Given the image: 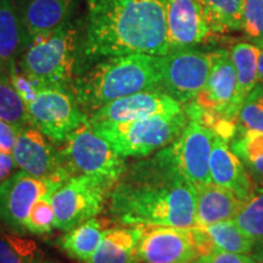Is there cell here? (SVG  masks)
<instances>
[{
    "mask_svg": "<svg viewBox=\"0 0 263 263\" xmlns=\"http://www.w3.org/2000/svg\"><path fill=\"white\" fill-rule=\"evenodd\" d=\"M108 197L111 217L123 226H196V188L179 171L170 145L127 166Z\"/></svg>",
    "mask_w": 263,
    "mask_h": 263,
    "instance_id": "obj_1",
    "label": "cell"
},
{
    "mask_svg": "<svg viewBox=\"0 0 263 263\" xmlns=\"http://www.w3.org/2000/svg\"><path fill=\"white\" fill-rule=\"evenodd\" d=\"M87 20L88 57L168 54L167 0H88Z\"/></svg>",
    "mask_w": 263,
    "mask_h": 263,
    "instance_id": "obj_2",
    "label": "cell"
},
{
    "mask_svg": "<svg viewBox=\"0 0 263 263\" xmlns=\"http://www.w3.org/2000/svg\"><path fill=\"white\" fill-rule=\"evenodd\" d=\"M150 90H161L159 57L128 54L108 57L78 77L72 95L94 114L117 99Z\"/></svg>",
    "mask_w": 263,
    "mask_h": 263,
    "instance_id": "obj_3",
    "label": "cell"
},
{
    "mask_svg": "<svg viewBox=\"0 0 263 263\" xmlns=\"http://www.w3.org/2000/svg\"><path fill=\"white\" fill-rule=\"evenodd\" d=\"M189 122L185 111L154 115L120 123H90L118 155L147 157L174 143Z\"/></svg>",
    "mask_w": 263,
    "mask_h": 263,
    "instance_id": "obj_4",
    "label": "cell"
},
{
    "mask_svg": "<svg viewBox=\"0 0 263 263\" xmlns=\"http://www.w3.org/2000/svg\"><path fill=\"white\" fill-rule=\"evenodd\" d=\"M77 42V27L68 20L28 43L20 58V70L43 87L65 88L73 76Z\"/></svg>",
    "mask_w": 263,
    "mask_h": 263,
    "instance_id": "obj_5",
    "label": "cell"
},
{
    "mask_svg": "<svg viewBox=\"0 0 263 263\" xmlns=\"http://www.w3.org/2000/svg\"><path fill=\"white\" fill-rule=\"evenodd\" d=\"M59 155L61 167L70 177H93L111 188L127 167L124 157L94 130L89 118L66 138Z\"/></svg>",
    "mask_w": 263,
    "mask_h": 263,
    "instance_id": "obj_6",
    "label": "cell"
},
{
    "mask_svg": "<svg viewBox=\"0 0 263 263\" xmlns=\"http://www.w3.org/2000/svg\"><path fill=\"white\" fill-rule=\"evenodd\" d=\"M213 52L174 49L159 57L160 89L180 104L195 100L205 88L212 68Z\"/></svg>",
    "mask_w": 263,
    "mask_h": 263,
    "instance_id": "obj_7",
    "label": "cell"
},
{
    "mask_svg": "<svg viewBox=\"0 0 263 263\" xmlns=\"http://www.w3.org/2000/svg\"><path fill=\"white\" fill-rule=\"evenodd\" d=\"M111 190L108 184L93 177H71L51 194L55 228L68 232L94 218L101 212Z\"/></svg>",
    "mask_w": 263,
    "mask_h": 263,
    "instance_id": "obj_8",
    "label": "cell"
},
{
    "mask_svg": "<svg viewBox=\"0 0 263 263\" xmlns=\"http://www.w3.org/2000/svg\"><path fill=\"white\" fill-rule=\"evenodd\" d=\"M27 110L31 126L55 144L65 143L72 132L88 121L73 95L61 87H42L27 104Z\"/></svg>",
    "mask_w": 263,
    "mask_h": 263,
    "instance_id": "obj_9",
    "label": "cell"
},
{
    "mask_svg": "<svg viewBox=\"0 0 263 263\" xmlns=\"http://www.w3.org/2000/svg\"><path fill=\"white\" fill-rule=\"evenodd\" d=\"M60 185L54 180L33 177L25 171L8 177L0 183V227L15 234H26V219L33 203Z\"/></svg>",
    "mask_w": 263,
    "mask_h": 263,
    "instance_id": "obj_10",
    "label": "cell"
},
{
    "mask_svg": "<svg viewBox=\"0 0 263 263\" xmlns=\"http://www.w3.org/2000/svg\"><path fill=\"white\" fill-rule=\"evenodd\" d=\"M200 257L193 227H144L136 252L138 263H194Z\"/></svg>",
    "mask_w": 263,
    "mask_h": 263,
    "instance_id": "obj_11",
    "label": "cell"
},
{
    "mask_svg": "<svg viewBox=\"0 0 263 263\" xmlns=\"http://www.w3.org/2000/svg\"><path fill=\"white\" fill-rule=\"evenodd\" d=\"M195 103L227 120L238 121L242 104L238 98V77L230 52L213 51L212 68L203 90Z\"/></svg>",
    "mask_w": 263,
    "mask_h": 263,
    "instance_id": "obj_12",
    "label": "cell"
},
{
    "mask_svg": "<svg viewBox=\"0 0 263 263\" xmlns=\"http://www.w3.org/2000/svg\"><path fill=\"white\" fill-rule=\"evenodd\" d=\"M16 166L33 177L64 184L71 177L61 167L59 151L37 128L28 126L18 130L12 150Z\"/></svg>",
    "mask_w": 263,
    "mask_h": 263,
    "instance_id": "obj_13",
    "label": "cell"
},
{
    "mask_svg": "<svg viewBox=\"0 0 263 263\" xmlns=\"http://www.w3.org/2000/svg\"><path fill=\"white\" fill-rule=\"evenodd\" d=\"M215 138L212 129L189 120L180 137L170 145L179 171L194 185L212 183L210 156Z\"/></svg>",
    "mask_w": 263,
    "mask_h": 263,
    "instance_id": "obj_14",
    "label": "cell"
},
{
    "mask_svg": "<svg viewBox=\"0 0 263 263\" xmlns=\"http://www.w3.org/2000/svg\"><path fill=\"white\" fill-rule=\"evenodd\" d=\"M182 104L162 90L140 91L111 101L91 115L90 123H120L154 116L182 112Z\"/></svg>",
    "mask_w": 263,
    "mask_h": 263,
    "instance_id": "obj_15",
    "label": "cell"
},
{
    "mask_svg": "<svg viewBox=\"0 0 263 263\" xmlns=\"http://www.w3.org/2000/svg\"><path fill=\"white\" fill-rule=\"evenodd\" d=\"M170 50L190 48L210 37L202 0H167Z\"/></svg>",
    "mask_w": 263,
    "mask_h": 263,
    "instance_id": "obj_16",
    "label": "cell"
},
{
    "mask_svg": "<svg viewBox=\"0 0 263 263\" xmlns=\"http://www.w3.org/2000/svg\"><path fill=\"white\" fill-rule=\"evenodd\" d=\"M212 183L229 189L246 202L254 193V184L242 161L230 149L228 141L216 137L210 156Z\"/></svg>",
    "mask_w": 263,
    "mask_h": 263,
    "instance_id": "obj_17",
    "label": "cell"
},
{
    "mask_svg": "<svg viewBox=\"0 0 263 263\" xmlns=\"http://www.w3.org/2000/svg\"><path fill=\"white\" fill-rule=\"evenodd\" d=\"M77 0H20V17L28 43L54 31L71 17Z\"/></svg>",
    "mask_w": 263,
    "mask_h": 263,
    "instance_id": "obj_18",
    "label": "cell"
},
{
    "mask_svg": "<svg viewBox=\"0 0 263 263\" xmlns=\"http://www.w3.org/2000/svg\"><path fill=\"white\" fill-rule=\"evenodd\" d=\"M28 44L14 0H0V77H10Z\"/></svg>",
    "mask_w": 263,
    "mask_h": 263,
    "instance_id": "obj_19",
    "label": "cell"
},
{
    "mask_svg": "<svg viewBox=\"0 0 263 263\" xmlns=\"http://www.w3.org/2000/svg\"><path fill=\"white\" fill-rule=\"evenodd\" d=\"M196 188V226L207 227L213 223L234 219L244 201L234 193L215 183L197 184Z\"/></svg>",
    "mask_w": 263,
    "mask_h": 263,
    "instance_id": "obj_20",
    "label": "cell"
},
{
    "mask_svg": "<svg viewBox=\"0 0 263 263\" xmlns=\"http://www.w3.org/2000/svg\"><path fill=\"white\" fill-rule=\"evenodd\" d=\"M144 227L108 228L90 259L85 263H136L138 242Z\"/></svg>",
    "mask_w": 263,
    "mask_h": 263,
    "instance_id": "obj_21",
    "label": "cell"
},
{
    "mask_svg": "<svg viewBox=\"0 0 263 263\" xmlns=\"http://www.w3.org/2000/svg\"><path fill=\"white\" fill-rule=\"evenodd\" d=\"M107 226L105 219L97 217L88 219L62 235L58 240L59 248L77 261L88 262L97 251Z\"/></svg>",
    "mask_w": 263,
    "mask_h": 263,
    "instance_id": "obj_22",
    "label": "cell"
},
{
    "mask_svg": "<svg viewBox=\"0 0 263 263\" xmlns=\"http://www.w3.org/2000/svg\"><path fill=\"white\" fill-rule=\"evenodd\" d=\"M259 51V48L250 43L235 44L230 51L238 77V98L241 104L258 83Z\"/></svg>",
    "mask_w": 263,
    "mask_h": 263,
    "instance_id": "obj_23",
    "label": "cell"
},
{
    "mask_svg": "<svg viewBox=\"0 0 263 263\" xmlns=\"http://www.w3.org/2000/svg\"><path fill=\"white\" fill-rule=\"evenodd\" d=\"M232 150L242 161L251 178L263 183V132L239 128Z\"/></svg>",
    "mask_w": 263,
    "mask_h": 263,
    "instance_id": "obj_24",
    "label": "cell"
},
{
    "mask_svg": "<svg viewBox=\"0 0 263 263\" xmlns=\"http://www.w3.org/2000/svg\"><path fill=\"white\" fill-rule=\"evenodd\" d=\"M202 4L212 32L224 33L242 28L244 0H202Z\"/></svg>",
    "mask_w": 263,
    "mask_h": 263,
    "instance_id": "obj_25",
    "label": "cell"
},
{
    "mask_svg": "<svg viewBox=\"0 0 263 263\" xmlns=\"http://www.w3.org/2000/svg\"><path fill=\"white\" fill-rule=\"evenodd\" d=\"M202 228L209 235L215 250L245 255H249L254 250L256 241L236 226L234 219L217 222Z\"/></svg>",
    "mask_w": 263,
    "mask_h": 263,
    "instance_id": "obj_26",
    "label": "cell"
},
{
    "mask_svg": "<svg viewBox=\"0 0 263 263\" xmlns=\"http://www.w3.org/2000/svg\"><path fill=\"white\" fill-rule=\"evenodd\" d=\"M44 261L34 240L0 228V263H43Z\"/></svg>",
    "mask_w": 263,
    "mask_h": 263,
    "instance_id": "obj_27",
    "label": "cell"
},
{
    "mask_svg": "<svg viewBox=\"0 0 263 263\" xmlns=\"http://www.w3.org/2000/svg\"><path fill=\"white\" fill-rule=\"evenodd\" d=\"M0 120L17 130L31 126L27 105L15 89L10 77H0Z\"/></svg>",
    "mask_w": 263,
    "mask_h": 263,
    "instance_id": "obj_28",
    "label": "cell"
},
{
    "mask_svg": "<svg viewBox=\"0 0 263 263\" xmlns=\"http://www.w3.org/2000/svg\"><path fill=\"white\" fill-rule=\"evenodd\" d=\"M234 222L246 235L256 242L263 240V185L255 189L244 203Z\"/></svg>",
    "mask_w": 263,
    "mask_h": 263,
    "instance_id": "obj_29",
    "label": "cell"
},
{
    "mask_svg": "<svg viewBox=\"0 0 263 263\" xmlns=\"http://www.w3.org/2000/svg\"><path fill=\"white\" fill-rule=\"evenodd\" d=\"M52 193L54 192L45 194L33 203L26 219L27 233L43 235L48 234L55 228V212L51 203Z\"/></svg>",
    "mask_w": 263,
    "mask_h": 263,
    "instance_id": "obj_30",
    "label": "cell"
},
{
    "mask_svg": "<svg viewBox=\"0 0 263 263\" xmlns=\"http://www.w3.org/2000/svg\"><path fill=\"white\" fill-rule=\"evenodd\" d=\"M239 128L263 132V84L257 83L242 103L239 114Z\"/></svg>",
    "mask_w": 263,
    "mask_h": 263,
    "instance_id": "obj_31",
    "label": "cell"
},
{
    "mask_svg": "<svg viewBox=\"0 0 263 263\" xmlns=\"http://www.w3.org/2000/svg\"><path fill=\"white\" fill-rule=\"evenodd\" d=\"M242 29L259 49H263V0H244Z\"/></svg>",
    "mask_w": 263,
    "mask_h": 263,
    "instance_id": "obj_32",
    "label": "cell"
},
{
    "mask_svg": "<svg viewBox=\"0 0 263 263\" xmlns=\"http://www.w3.org/2000/svg\"><path fill=\"white\" fill-rule=\"evenodd\" d=\"M10 81H11L15 89L17 90V93L24 99L26 105L34 99L39 89L43 87L38 82L33 81L28 76H26L21 70L18 71L17 68L10 74Z\"/></svg>",
    "mask_w": 263,
    "mask_h": 263,
    "instance_id": "obj_33",
    "label": "cell"
},
{
    "mask_svg": "<svg viewBox=\"0 0 263 263\" xmlns=\"http://www.w3.org/2000/svg\"><path fill=\"white\" fill-rule=\"evenodd\" d=\"M194 263H256V259L245 254L215 250L211 254L197 258Z\"/></svg>",
    "mask_w": 263,
    "mask_h": 263,
    "instance_id": "obj_34",
    "label": "cell"
},
{
    "mask_svg": "<svg viewBox=\"0 0 263 263\" xmlns=\"http://www.w3.org/2000/svg\"><path fill=\"white\" fill-rule=\"evenodd\" d=\"M17 134L18 130L15 127L0 120V151L12 154L16 139H17Z\"/></svg>",
    "mask_w": 263,
    "mask_h": 263,
    "instance_id": "obj_35",
    "label": "cell"
},
{
    "mask_svg": "<svg viewBox=\"0 0 263 263\" xmlns=\"http://www.w3.org/2000/svg\"><path fill=\"white\" fill-rule=\"evenodd\" d=\"M15 166L16 162L12 157V154L0 151V183L8 178L11 171L15 168Z\"/></svg>",
    "mask_w": 263,
    "mask_h": 263,
    "instance_id": "obj_36",
    "label": "cell"
},
{
    "mask_svg": "<svg viewBox=\"0 0 263 263\" xmlns=\"http://www.w3.org/2000/svg\"><path fill=\"white\" fill-rule=\"evenodd\" d=\"M256 244H257V246H254V258L256 261H259V259H263V240L262 241H257Z\"/></svg>",
    "mask_w": 263,
    "mask_h": 263,
    "instance_id": "obj_37",
    "label": "cell"
},
{
    "mask_svg": "<svg viewBox=\"0 0 263 263\" xmlns=\"http://www.w3.org/2000/svg\"><path fill=\"white\" fill-rule=\"evenodd\" d=\"M258 58V83L263 84V49H259Z\"/></svg>",
    "mask_w": 263,
    "mask_h": 263,
    "instance_id": "obj_38",
    "label": "cell"
},
{
    "mask_svg": "<svg viewBox=\"0 0 263 263\" xmlns=\"http://www.w3.org/2000/svg\"><path fill=\"white\" fill-rule=\"evenodd\" d=\"M256 263H263V259H259V261H256Z\"/></svg>",
    "mask_w": 263,
    "mask_h": 263,
    "instance_id": "obj_39",
    "label": "cell"
},
{
    "mask_svg": "<svg viewBox=\"0 0 263 263\" xmlns=\"http://www.w3.org/2000/svg\"><path fill=\"white\" fill-rule=\"evenodd\" d=\"M43 263H57V262H49V261H44Z\"/></svg>",
    "mask_w": 263,
    "mask_h": 263,
    "instance_id": "obj_40",
    "label": "cell"
},
{
    "mask_svg": "<svg viewBox=\"0 0 263 263\" xmlns=\"http://www.w3.org/2000/svg\"><path fill=\"white\" fill-rule=\"evenodd\" d=\"M136 263H138V262H136Z\"/></svg>",
    "mask_w": 263,
    "mask_h": 263,
    "instance_id": "obj_41",
    "label": "cell"
}]
</instances>
